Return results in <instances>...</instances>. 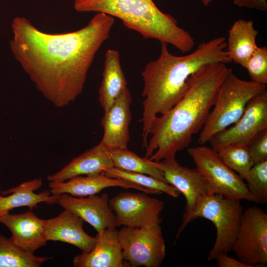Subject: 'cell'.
<instances>
[{
  "label": "cell",
  "instance_id": "4dcf8cb0",
  "mask_svg": "<svg viewBox=\"0 0 267 267\" xmlns=\"http://www.w3.org/2000/svg\"><path fill=\"white\" fill-rule=\"evenodd\" d=\"M216 260L218 267H250L239 260L228 256L226 253L220 254Z\"/></svg>",
  "mask_w": 267,
  "mask_h": 267
},
{
  "label": "cell",
  "instance_id": "6da1fadb",
  "mask_svg": "<svg viewBox=\"0 0 267 267\" xmlns=\"http://www.w3.org/2000/svg\"><path fill=\"white\" fill-rule=\"evenodd\" d=\"M114 23V17L97 13L79 30L50 34L17 16L11 23L10 48L37 89L55 106L63 107L82 93L95 55Z\"/></svg>",
  "mask_w": 267,
  "mask_h": 267
},
{
  "label": "cell",
  "instance_id": "e0dca14e",
  "mask_svg": "<svg viewBox=\"0 0 267 267\" xmlns=\"http://www.w3.org/2000/svg\"><path fill=\"white\" fill-rule=\"evenodd\" d=\"M83 223L79 216L64 209L57 216L45 220V238L47 241H60L75 246L82 253L89 252L96 244V238L84 231Z\"/></svg>",
  "mask_w": 267,
  "mask_h": 267
},
{
  "label": "cell",
  "instance_id": "1f68e13d",
  "mask_svg": "<svg viewBox=\"0 0 267 267\" xmlns=\"http://www.w3.org/2000/svg\"><path fill=\"white\" fill-rule=\"evenodd\" d=\"M201 1L205 5L207 6L212 1V0H201Z\"/></svg>",
  "mask_w": 267,
  "mask_h": 267
},
{
  "label": "cell",
  "instance_id": "ffe728a7",
  "mask_svg": "<svg viewBox=\"0 0 267 267\" xmlns=\"http://www.w3.org/2000/svg\"><path fill=\"white\" fill-rule=\"evenodd\" d=\"M43 183L42 178H34L2 191L3 194L10 195L5 197L0 195V215L15 208L28 207L32 210L40 203L48 204L57 203L58 195L52 194L49 190L38 193L35 192L41 187Z\"/></svg>",
  "mask_w": 267,
  "mask_h": 267
},
{
  "label": "cell",
  "instance_id": "5b68a950",
  "mask_svg": "<svg viewBox=\"0 0 267 267\" xmlns=\"http://www.w3.org/2000/svg\"><path fill=\"white\" fill-rule=\"evenodd\" d=\"M240 200L228 198L217 194H207L197 202L191 212L182 219L176 240L186 225L198 218L212 222L216 228V238L207 261L216 260L221 253L232 251L243 212Z\"/></svg>",
  "mask_w": 267,
  "mask_h": 267
},
{
  "label": "cell",
  "instance_id": "44dd1931",
  "mask_svg": "<svg viewBox=\"0 0 267 267\" xmlns=\"http://www.w3.org/2000/svg\"><path fill=\"white\" fill-rule=\"evenodd\" d=\"M127 87V81L121 67L119 51L107 50L105 54L102 80L98 90L99 101L104 111L110 108Z\"/></svg>",
  "mask_w": 267,
  "mask_h": 267
},
{
  "label": "cell",
  "instance_id": "9a60e30c",
  "mask_svg": "<svg viewBox=\"0 0 267 267\" xmlns=\"http://www.w3.org/2000/svg\"><path fill=\"white\" fill-rule=\"evenodd\" d=\"M48 184L50 192L55 195L68 194L75 197H85L97 194L108 187L117 186L135 189L147 194L161 193L127 180L109 178L102 173L78 176L62 182L49 181Z\"/></svg>",
  "mask_w": 267,
  "mask_h": 267
},
{
  "label": "cell",
  "instance_id": "f546056e",
  "mask_svg": "<svg viewBox=\"0 0 267 267\" xmlns=\"http://www.w3.org/2000/svg\"><path fill=\"white\" fill-rule=\"evenodd\" d=\"M233 2L239 7L254 9L261 11L267 10V0H233Z\"/></svg>",
  "mask_w": 267,
  "mask_h": 267
},
{
  "label": "cell",
  "instance_id": "277c9868",
  "mask_svg": "<svg viewBox=\"0 0 267 267\" xmlns=\"http://www.w3.org/2000/svg\"><path fill=\"white\" fill-rule=\"evenodd\" d=\"M81 12L103 13L120 19L128 29L145 39H152L174 46L182 52L195 44L189 33L180 27L170 14L161 11L153 0H74Z\"/></svg>",
  "mask_w": 267,
  "mask_h": 267
},
{
  "label": "cell",
  "instance_id": "7402d4cb",
  "mask_svg": "<svg viewBox=\"0 0 267 267\" xmlns=\"http://www.w3.org/2000/svg\"><path fill=\"white\" fill-rule=\"evenodd\" d=\"M258 31L252 21L239 19L228 31L226 51L232 61L245 67L256 51Z\"/></svg>",
  "mask_w": 267,
  "mask_h": 267
},
{
  "label": "cell",
  "instance_id": "d6986e66",
  "mask_svg": "<svg viewBox=\"0 0 267 267\" xmlns=\"http://www.w3.org/2000/svg\"><path fill=\"white\" fill-rule=\"evenodd\" d=\"M113 167L107 149L100 142L73 159L58 172L48 175L49 181L62 182L74 177L102 173Z\"/></svg>",
  "mask_w": 267,
  "mask_h": 267
},
{
  "label": "cell",
  "instance_id": "484cf974",
  "mask_svg": "<svg viewBox=\"0 0 267 267\" xmlns=\"http://www.w3.org/2000/svg\"><path fill=\"white\" fill-rule=\"evenodd\" d=\"M216 151L228 167L238 173L242 179L247 178L254 165L247 145L231 144L221 147Z\"/></svg>",
  "mask_w": 267,
  "mask_h": 267
},
{
  "label": "cell",
  "instance_id": "9c48e42d",
  "mask_svg": "<svg viewBox=\"0 0 267 267\" xmlns=\"http://www.w3.org/2000/svg\"><path fill=\"white\" fill-rule=\"evenodd\" d=\"M232 251L250 267L267 263V214L263 209L252 206L243 210Z\"/></svg>",
  "mask_w": 267,
  "mask_h": 267
},
{
  "label": "cell",
  "instance_id": "5bb4252c",
  "mask_svg": "<svg viewBox=\"0 0 267 267\" xmlns=\"http://www.w3.org/2000/svg\"><path fill=\"white\" fill-rule=\"evenodd\" d=\"M131 94L126 88L106 111L101 120L104 130L100 142L108 150L127 149L132 118Z\"/></svg>",
  "mask_w": 267,
  "mask_h": 267
},
{
  "label": "cell",
  "instance_id": "30bf717a",
  "mask_svg": "<svg viewBox=\"0 0 267 267\" xmlns=\"http://www.w3.org/2000/svg\"><path fill=\"white\" fill-rule=\"evenodd\" d=\"M109 204L116 227H142L161 222L163 202L145 192H121L109 198Z\"/></svg>",
  "mask_w": 267,
  "mask_h": 267
},
{
  "label": "cell",
  "instance_id": "7c38bea8",
  "mask_svg": "<svg viewBox=\"0 0 267 267\" xmlns=\"http://www.w3.org/2000/svg\"><path fill=\"white\" fill-rule=\"evenodd\" d=\"M153 162L163 172L166 181L184 196L186 205L183 219L191 212L201 197L210 194L207 182L197 168L183 166L175 159Z\"/></svg>",
  "mask_w": 267,
  "mask_h": 267
},
{
  "label": "cell",
  "instance_id": "cb8c5ba5",
  "mask_svg": "<svg viewBox=\"0 0 267 267\" xmlns=\"http://www.w3.org/2000/svg\"><path fill=\"white\" fill-rule=\"evenodd\" d=\"M50 258L23 251L0 234V267H39Z\"/></svg>",
  "mask_w": 267,
  "mask_h": 267
},
{
  "label": "cell",
  "instance_id": "4316f807",
  "mask_svg": "<svg viewBox=\"0 0 267 267\" xmlns=\"http://www.w3.org/2000/svg\"><path fill=\"white\" fill-rule=\"evenodd\" d=\"M253 202H267V160L254 164L245 179Z\"/></svg>",
  "mask_w": 267,
  "mask_h": 267
},
{
  "label": "cell",
  "instance_id": "52a82bcc",
  "mask_svg": "<svg viewBox=\"0 0 267 267\" xmlns=\"http://www.w3.org/2000/svg\"><path fill=\"white\" fill-rule=\"evenodd\" d=\"M187 152L206 180L210 194L253 202L243 179L223 162L217 151L202 145L188 148Z\"/></svg>",
  "mask_w": 267,
  "mask_h": 267
},
{
  "label": "cell",
  "instance_id": "f1b7e54d",
  "mask_svg": "<svg viewBox=\"0 0 267 267\" xmlns=\"http://www.w3.org/2000/svg\"><path fill=\"white\" fill-rule=\"evenodd\" d=\"M247 146L254 164L267 160V129L258 134Z\"/></svg>",
  "mask_w": 267,
  "mask_h": 267
},
{
  "label": "cell",
  "instance_id": "2e32d148",
  "mask_svg": "<svg viewBox=\"0 0 267 267\" xmlns=\"http://www.w3.org/2000/svg\"><path fill=\"white\" fill-rule=\"evenodd\" d=\"M0 222L10 231V241L23 251L34 254L47 242L44 232L45 220L31 210L19 214L8 212L1 215Z\"/></svg>",
  "mask_w": 267,
  "mask_h": 267
},
{
  "label": "cell",
  "instance_id": "8992f818",
  "mask_svg": "<svg viewBox=\"0 0 267 267\" xmlns=\"http://www.w3.org/2000/svg\"><path fill=\"white\" fill-rule=\"evenodd\" d=\"M266 89V85L242 80L231 72L218 89L214 108L200 131L198 142L206 143L217 133L234 124L243 114L248 101Z\"/></svg>",
  "mask_w": 267,
  "mask_h": 267
},
{
  "label": "cell",
  "instance_id": "7a4b0ae2",
  "mask_svg": "<svg viewBox=\"0 0 267 267\" xmlns=\"http://www.w3.org/2000/svg\"><path fill=\"white\" fill-rule=\"evenodd\" d=\"M232 71L225 63L213 62L193 73L181 99L153 122L145 157L156 162L175 159L177 152L187 147L205 124L220 86Z\"/></svg>",
  "mask_w": 267,
  "mask_h": 267
},
{
  "label": "cell",
  "instance_id": "ac0fdd59",
  "mask_svg": "<svg viewBox=\"0 0 267 267\" xmlns=\"http://www.w3.org/2000/svg\"><path fill=\"white\" fill-rule=\"evenodd\" d=\"M96 244L87 253L75 256V267H123L125 262L116 228H105L97 232Z\"/></svg>",
  "mask_w": 267,
  "mask_h": 267
},
{
  "label": "cell",
  "instance_id": "d4e9b609",
  "mask_svg": "<svg viewBox=\"0 0 267 267\" xmlns=\"http://www.w3.org/2000/svg\"><path fill=\"white\" fill-rule=\"evenodd\" d=\"M102 173L109 178L127 180L145 188L165 193L174 198H177L180 193L167 182L146 174L127 171L114 167L106 169Z\"/></svg>",
  "mask_w": 267,
  "mask_h": 267
},
{
  "label": "cell",
  "instance_id": "603a6c76",
  "mask_svg": "<svg viewBox=\"0 0 267 267\" xmlns=\"http://www.w3.org/2000/svg\"><path fill=\"white\" fill-rule=\"evenodd\" d=\"M109 154L114 167L146 174L166 181L163 172L155 166L152 161L140 157L128 148L109 150Z\"/></svg>",
  "mask_w": 267,
  "mask_h": 267
},
{
  "label": "cell",
  "instance_id": "3957f363",
  "mask_svg": "<svg viewBox=\"0 0 267 267\" xmlns=\"http://www.w3.org/2000/svg\"><path fill=\"white\" fill-rule=\"evenodd\" d=\"M161 45L158 58L147 63L141 72L144 100L141 120L145 146L154 119L179 102L187 89V80L193 73L208 63L232 62L226 50L224 37L203 42L194 51L184 56L172 54L165 43H161Z\"/></svg>",
  "mask_w": 267,
  "mask_h": 267
},
{
  "label": "cell",
  "instance_id": "ba28073f",
  "mask_svg": "<svg viewBox=\"0 0 267 267\" xmlns=\"http://www.w3.org/2000/svg\"><path fill=\"white\" fill-rule=\"evenodd\" d=\"M118 236L127 265L133 267H159L166 255L160 224L142 227L123 226Z\"/></svg>",
  "mask_w": 267,
  "mask_h": 267
},
{
  "label": "cell",
  "instance_id": "83f0119b",
  "mask_svg": "<svg viewBox=\"0 0 267 267\" xmlns=\"http://www.w3.org/2000/svg\"><path fill=\"white\" fill-rule=\"evenodd\" d=\"M244 68L247 70L252 81L258 84L266 85L267 84V47L265 46H258Z\"/></svg>",
  "mask_w": 267,
  "mask_h": 267
},
{
  "label": "cell",
  "instance_id": "8fae6325",
  "mask_svg": "<svg viewBox=\"0 0 267 267\" xmlns=\"http://www.w3.org/2000/svg\"><path fill=\"white\" fill-rule=\"evenodd\" d=\"M267 129V89L253 96L232 126L217 133L210 140L212 148L235 143L248 145L259 133Z\"/></svg>",
  "mask_w": 267,
  "mask_h": 267
},
{
  "label": "cell",
  "instance_id": "4fadbf2b",
  "mask_svg": "<svg viewBox=\"0 0 267 267\" xmlns=\"http://www.w3.org/2000/svg\"><path fill=\"white\" fill-rule=\"evenodd\" d=\"M109 196L104 193L85 197L68 194L58 196L57 203L81 218L99 232L105 228H116L115 214L109 204Z\"/></svg>",
  "mask_w": 267,
  "mask_h": 267
}]
</instances>
